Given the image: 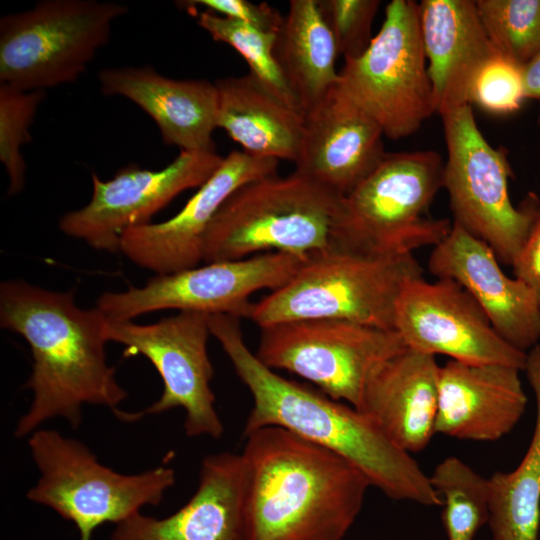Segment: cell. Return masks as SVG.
I'll return each mask as SVG.
<instances>
[{
	"mask_svg": "<svg viewBox=\"0 0 540 540\" xmlns=\"http://www.w3.org/2000/svg\"><path fill=\"white\" fill-rule=\"evenodd\" d=\"M209 328L253 399L243 435L286 429L346 459L391 499L442 506L429 476L365 414L263 364L245 343L239 318L209 315Z\"/></svg>",
	"mask_w": 540,
	"mask_h": 540,
	"instance_id": "1",
	"label": "cell"
},
{
	"mask_svg": "<svg viewBox=\"0 0 540 540\" xmlns=\"http://www.w3.org/2000/svg\"><path fill=\"white\" fill-rule=\"evenodd\" d=\"M74 296L73 289L51 291L20 279L0 285V326L21 335L33 359L25 384L33 398L17 422L18 438L54 418L77 429L84 404L115 413L127 396L107 363L106 315L97 306L79 307Z\"/></svg>",
	"mask_w": 540,
	"mask_h": 540,
	"instance_id": "2",
	"label": "cell"
},
{
	"mask_svg": "<svg viewBox=\"0 0 540 540\" xmlns=\"http://www.w3.org/2000/svg\"><path fill=\"white\" fill-rule=\"evenodd\" d=\"M243 436L247 540H342L362 509L367 477L280 427Z\"/></svg>",
	"mask_w": 540,
	"mask_h": 540,
	"instance_id": "3",
	"label": "cell"
},
{
	"mask_svg": "<svg viewBox=\"0 0 540 540\" xmlns=\"http://www.w3.org/2000/svg\"><path fill=\"white\" fill-rule=\"evenodd\" d=\"M421 276L413 254L372 255L333 245L310 255L287 283L253 303L249 319L260 328L332 319L394 330L398 299Z\"/></svg>",
	"mask_w": 540,
	"mask_h": 540,
	"instance_id": "4",
	"label": "cell"
},
{
	"mask_svg": "<svg viewBox=\"0 0 540 540\" xmlns=\"http://www.w3.org/2000/svg\"><path fill=\"white\" fill-rule=\"evenodd\" d=\"M339 196L294 171L237 189L204 237L203 261L240 260L266 252L307 259L330 249Z\"/></svg>",
	"mask_w": 540,
	"mask_h": 540,
	"instance_id": "5",
	"label": "cell"
},
{
	"mask_svg": "<svg viewBox=\"0 0 540 540\" xmlns=\"http://www.w3.org/2000/svg\"><path fill=\"white\" fill-rule=\"evenodd\" d=\"M443 171L435 151L386 153L359 185L341 197L334 245L365 254L401 255L440 243L452 223L425 214L443 187Z\"/></svg>",
	"mask_w": 540,
	"mask_h": 540,
	"instance_id": "6",
	"label": "cell"
},
{
	"mask_svg": "<svg viewBox=\"0 0 540 540\" xmlns=\"http://www.w3.org/2000/svg\"><path fill=\"white\" fill-rule=\"evenodd\" d=\"M28 445L40 477L27 498L71 521L80 540H91L105 523L117 525L144 506L159 505L176 479L164 465L133 475L118 473L81 441L53 429H37Z\"/></svg>",
	"mask_w": 540,
	"mask_h": 540,
	"instance_id": "7",
	"label": "cell"
},
{
	"mask_svg": "<svg viewBox=\"0 0 540 540\" xmlns=\"http://www.w3.org/2000/svg\"><path fill=\"white\" fill-rule=\"evenodd\" d=\"M115 2L45 0L0 19V83L33 91L69 84L84 73L127 13Z\"/></svg>",
	"mask_w": 540,
	"mask_h": 540,
	"instance_id": "8",
	"label": "cell"
},
{
	"mask_svg": "<svg viewBox=\"0 0 540 540\" xmlns=\"http://www.w3.org/2000/svg\"><path fill=\"white\" fill-rule=\"evenodd\" d=\"M441 117L447 148L443 187L454 222L487 243L499 261L512 266L532 229L540 198L532 195L520 207L513 205L506 151L485 139L470 104Z\"/></svg>",
	"mask_w": 540,
	"mask_h": 540,
	"instance_id": "9",
	"label": "cell"
},
{
	"mask_svg": "<svg viewBox=\"0 0 540 540\" xmlns=\"http://www.w3.org/2000/svg\"><path fill=\"white\" fill-rule=\"evenodd\" d=\"M339 84L393 140L415 133L435 113L417 3L387 4L379 32L361 56L345 61Z\"/></svg>",
	"mask_w": 540,
	"mask_h": 540,
	"instance_id": "10",
	"label": "cell"
},
{
	"mask_svg": "<svg viewBox=\"0 0 540 540\" xmlns=\"http://www.w3.org/2000/svg\"><path fill=\"white\" fill-rule=\"evenodd\" d=\"M404 348L395 330L310 319L261 327L255 355L267 367L293 373L358 408L372 372Z\"/></svg>",
	"mask_w": 540,
	"mask_h": 540,
	"instance_id": "11",
	"label": "cell"
},
{
	"mask_svg": "<svg viewBox=\"0 0 540 540\" xmlns=\"http://www.w3.org/2000/svg\"><path fill=\"white\" fill-rule=\"evenodd\" d=\"M210 334L209 315L193 311H179L146 325L107 318V340L126 346V356L146 357L163 382L161 396L149 407L138 412L118 410L115 416L131 422L146 415L183 408L184 430L188 436L219 439L224 426L215 409L210 386L214 374L207 350Z\"/></svg>",
	"mask_w": 540,
	"mask_h": 540,
	"instance_id": "12",
	"label": "cell"
},
{
	"mask_svg": "<svg viewBox=\"0 0 540 540\" xmlns=\"http://www.w3.org/2000/svg\"><path fill=\"white\" fill-rule=\"evenodd\" d=\"M305 260L286 253L266 252L240 260L211 262L156 275L142 287L105 292L98 298L97 307L112 320H132L167 309L249 318L251 295L283 286Z\"/></svg>",
	"mask_w": 540,
	"mask_h": 540,
	"instance_id": "13",
	"label": "cell"
},
{
	"mask_svg": "<svg viewBox=\"0 0 540 540\" xmlns=\"http://www.w3.org/2000/svg\"><path fill=\"white\" fill-rule=\"evenodd\" d=\"M223 158L215 151H181L161 170L130 165L107 181L92 173L90 201L81 209L64 214L59 228L96 250L120 251L121 236L127 229L151 223L152 216L178 194L199 188L219 168Z\"/></svg>",
	"mask_w": 540,
	"mask_h": 540,
	"instance_id": "14",
	"label": "cell"
},
{
	"mask_svg": "<svg viewBox=\"0 0 540 540\" xmlns=\"http://www.w3.org/2000/svg\"><path fill=\"white\" fill-rule=\"evenodd\" d=\"M394 330L406 347L467 363H498L523 371L526 353L508 344L471 295L451 279L409 281L396 306Z\"/></svg>",
	"mask_w": 540,
	"mask_h": 540,
	"instance_id": "15",
	"label": "cell"
},
{
	"mask_svg": "<svg viewBox=\"0 0 540 540\" xmlns=\"http://www.w3.org/2000/svg\"><path fill=\"white\" fill-rule=\"evenodd\" d=\"M278 161L232 151L172 218L127 229L120 251L156 275L197 267L203 261L204 237L215 215L241 186L275 175Z\"/></svg>",
	"mask_w": 540,
	"mask_h": 540,
	"instance_id": "16",
	"label": "cell"
},
{
	"mask_svg": "<svg viewBox=\"0 0 540 540\" xmlns=\"http://www.w3.org/2000/svg\"><path fill=\"white\" fill-rule=\"evenodd\" d=\"M438 279L461 285L487 315L496 332L511 346L527 353L540 339V303L530 287L510 278L493 249L454 222L428 259Z\"/></svg>",
	"mask_w": 540,
	"mask_h": 540,
	"instance_id": "17",
	"label": "cell"
},
{
	"mask_svg": "<svg viewBox=\"0 0 540 540\" xmlns=\"http://www.w3.org/2000/svg\"><path fill=\"white\" fill-rule=\"evenodd\" d=\"M383 136L378 123L338 82L304 114L295 171L345 196L386 155Z\"/></svg>",
	"mask_w": 540,
	"mask_h": 540,
	"instance_id": "18",
	"label": "cell"
},
{
	"mask_svg": "<svg viewBox=\"0 0 540 540\" xmlns=\"http://www.w3.org/2000/svg\"><path fill=\"white\" fill-rule=\"evenodd\" d=\"M111 540H247L241 454L204 457L191 498L165 518L140 512L116 525Z\"/></svg>",
	"mask_w": 540,
	"mask_h": 540,
	"instance_id": "19",
	"label": "cell"
},
{
	"mask_svg": "<svg viewBox=\"0 0 540 540\" xmlns=\"http://www.w3.org/2000/svg\"><path fill=\"white\" fill-rule=\"evenodd\" d=\"M520 371L505 364L448 360L439 367L435 433L471 441L509 434L527 404Z\"/></svg>",
	"mask_w": 540,
	"mask_h": 540,
	"instance_id": "20",
	"label": "cell"
},
{
	"mask_svg": "<svg viewBox=\"0 0 540 540\" xmlns=\"http://www.w3.org/2000/svg\"><path fill=\"white\" fill-rule=\"evenodd\" d=\"M98 78L104 94L123 96L145 111L157 124L165 144L181 151H215V82L176 80L159 74L151 66L106 68Z\"/></svg>",
	"mask_w": 540,
	"mask_h": 540,
	"instance_id": "21",
	"label": "cell"
},
{
	"mask_svg": "<svg viewBox=\"0 0 540 540\" xmlns=\"http://www.w3.org/2000/svg\"><path fill=\"white\" fill-rule=\"evenodd\" d=\"M439 365L408 347L370 375L358 408L400 449L424 450L435 434Z\"/></svg>",
	"mask_w": 540,
	"mask_h": 540,
	"instance_id": "22",
	"label": "cell"
},
{
	"mask_svg": "<svg viewBox=\"0 0 540 540\" xmlns=\"http://www.w3.org/2000/svg\"><path fill=\"white\" fill-rule=\"evenodd\" d=\"M418 13L435 113L443 116L469 104L472 82L496 50L474 0H422Z\"/></svg>",
	"mask_w": 540,
	"mask_h": 540,
	"instance_id": "23",
	"label": "cell"
},
{
	"mask_svg": "<svg viewBox=\"0 0 540 540\" xmlns=\"http://www.w3.org/2000/svg\"><path fill=\"white\" fill-rule=\"evenodd\" d=\"M217 125L245 153L295 162L303 133L304 115L288 106L250 73L215 82Z\"/></svg>",
	"mask_w": 540,
	"mask_h": 540,
	"instance_id": "24",
	"label": "cell"
},
{
	"mask_svg": "<svg viewBox=\"0 0 540 540\" xmlns=\"http://www.w3.org/2000/svg\"><path fill=\"white\" fill-rule=\"evenodd\" d=\"M274 55L303 114L339 82L337 45L318 0L289 2Z\"/></svg>",
	"mask_w": 540,
	"mask_h": 540,
	"instance_id": "25",
	"label": "cell"
},
{
	"mask_svg": "<svg viewBox=\"0 0 540 540\" xmlns=\"http://www.w3.org/2000/svg\"><path fill=\"white\" fill-rule=\"evenodd\" d=\"M536 401L529 447L510 472L489 477L492 540H538L540 526V345L526 353L524 370Z\"/></svg>",
	"mask_w": 540,
	"mask_h": 540,
	"instance_id": "26",
	"label": "cell"
},
{
	"mask_svg": "<svg viewBox=\"0 0 540 540\" xmlns=\"http://www.w3.org/2000/svg\"><path fill=\"white\" fill-rule=\"evenodd\" d=\"M429 478L442 499L448 540H474L489 521V478L454 456L438 463Z\"/></svg>",
	"mask_w": 540,
	"mask_h": 540,
	"instance_id": "27",
	"label": "cell"
},
{
	"mask_svg": "<svg viewBox=\"0 0 540 540\" xmlns=\"http://www.w3.org/2000/svg\"><path fill=\"white\" fill-rule=\"evenodd\" d=\"M195 16L197 24L213 40L226 43L241 54L249 65V73L271 94L302 112L274 55L277 33L261 31L241 21L206 10Z\"/></svg>",
	"mask_w": 540,
	"mask_h": 540,
	"instance_id": "28",
	"label": "cell"
},
{
	"mask_svg": "<svg viewBox=\"0 0 540 540\" xmlns=\"http://www.w3.org/2000/svg\"><path fill=\"white\" fill-rule=\"evenodd\" d=\"M484 31L501 55L524 66L540 53V0H476Z\"/></svg>",
	"mask_w": 540,
	"mask_h": 540,
	"instance_id": "29",
	"label": "cell"
},
{
	"mask_svg": "<svg viewBox=\"0 0 540 540\" xmlns=\"http://www.w3.org/2000/svg\"><path fill=\"white\" fill-rule=\"evenodd\" d=\"M43 98V90L26 91L0 83V160L9 177V195L24 187L21 147L32 139L30 127Z\"/></svg>",
	"mask_w": 540,
	"mask_h": 540,
	"instance_id": "30",
	"label": "cell"
},
{
	"mask_svg": "<svg viewBox=\"0 0 540 540\" xmlns=\"http://www.w3.org/2000/svg\"><path fill=\"white\" fill-rule=\"evenodd\" d=\"M526 99L523 66L495 51L480 67L469 92V104L506 115L519 110Z\"/></svg>",
	"mask_w": 540,
	"mask_h": 540,
	"instance_id": "31",
	"label": "cell"
},
{
	"mask_svg": "<svg viewBox=\"0 0 540 540\" xmlns=\"http://www.w3.org/2000/svg\"><path fill=\"white\" fill-rule=\"evenodd\" d=\"M379 0H318L338 53L344 60L361 56L373 37L371 26L380 6Z\"/></svg>",
	"mask_w": 540,
	"mask_h": 540,
	"instance_id": "32",
	"label": "cell"
},
{
	"mask_svg": "<svg viewBox=\"0 0 540 540\" xmlns=\"http://www.w3.org/2000/svg\"><path fill=\"white\" fill-rule=\"evenodd\" d=\"M188 11L204 7L206 11L235 19L261 31L278 33L284 18L267 3H252L247 0H192L178 2Z\"/></svg>",
	"mask_w": 540,
	"mask_h": 540,
	"instance_id": "33",
	"label": "cell"
},
{
	"mask_svg": "<svg viewBox=\"0 0 540 540\" xmlns=\"http://www.w3.org/2000/svg\"><path fill=\"white\" fill-rule=\"evenodd\" d=\"M512 267L515 277L532 289L540 303V203L532 229Z\"/></svg>",
	"mask_w": 540,
	"mask_h": 540,
	"instance_id": "34",
	"label": "cell"
},
{
	"mask_svg": "<svg viewBox=\"0 0 540 540\" xmlns=\"http://www.w3.org/2000/svg\"><path fill=\"white\" fill-rule=\"evenodd\" d=\"M526 99H536L540 103V53L523 66ZM540 127V109L538 116Z\"/></svg>",
	"mask_w": 540,
	"mask_h": 540,
	"instance_id": "35",
	"label": "cell"
}]
</instances>
